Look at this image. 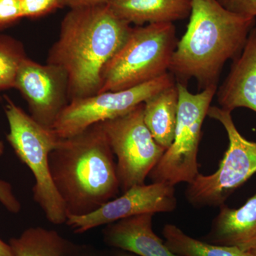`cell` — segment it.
<instances>
[{"instance_id":"3957f363","label":"cell","mask_w":256,"mask_h":256,"mask_svg":"<svg viewBox=\"0 0 256 256\" xmlns=\"http://www.w3.org/2000/svg\"><path fill=\"white\" fill-rule=\"evenodd\" d=\"M256 22L230 12L217 0H192L190 22L176 44L170 73L184 85L196 79L200 90L218 86L224 65L240 54Z\"/></svg>"},{"instance_id":"5bb4252c","label":"cell","mask_w":256,"mask_h":256,"mask_svg":"<svg viewBox=\"0 0 256 256\" xmlns=\"http://www.w3.org/2000/svg\"><path fill=\"white\" fill-rule=\"evenodd\" d=\"M205 239L249 252L256 246V193L239 208L222 205Z\"/></svg>"},{"instance_id":"ffe728a7","label":"cell","mask_w":256,"mask_h":256,"mask_svg":"<svg viewBox=\"0 0 256 256\" xmlns=\"http://www.w3.org/2000/svg\"><path fill=\"white\" fill-rule=\"evenodd\" d=\"M64 0H22L24 18H36L64 8Z\"/></svg>"},{"instance_id":"7a4b0ae2","label":"cell","mask_w":256,"mask_h":256,"mask_svg":"<svg viewBox=\"0 0 256 256\" xmlns=\"http://www.w3.org/2000/svg\"><path fill=\"white\" fill-rule=\"evenodd\" d=\"M48 164L67 217L96 212L120 190L114 156L102 122L60 139L50 152Z\"/></svg>"},{"instance_id":"e0dca14e","label":"cell","mask_w":256,"mask_h":256,"mask_svg":"<svg viewBox=\"0 0 256 256\" xmlns=\"http://www.w3.org/2000/svg\"><path fill=\"white\" fill-rule=\"evenodd\" d=\"M14 256H76L79 249L58 232L31 227L10 240Z\"/></svg>"},{"instance_id":"6da1fadb","label":"cell","mask_w":256,"mask_h":256,"mask_svg":"<svg viewBox=\"0 0 256 256\" xmlns=\"http://www.w3.org/2000/svg\"><path fill=\"white\" fill-rule=\"evenodd\" d=\"M130 25L107 4L73 8L64 16L47 64L66 74L69 102L100 92L104 69L127 40Z\"/></svg>"},{"instance_id":"83f0119b","label":"cell","mask_w":256,"mask_h":256,"mask_svg":"<svg viewBox=\"0 0 256 256\" xmlns=\"http://www.w3.org/2000/svg\"><path fill=\"white\" fill-rule=\"evenodd\" d=\"M4 151V146L3 144L2 141L0 140V156H2Z\"/></svg>"},{"instance_id":"277c9868","label":"cell","mask_w":256,"mask_h":256,"mask_svg":"<svg viewBox=\"0 0 256 256\" xmlns=\"http://www.w3.org/2000/svg\"><path fill=\"white\" fill-rule=\"evenodd\" d=\"M178 42L173 23L132 28L124 45L106 64L98 94L138 86L168 73Z\"/></svg>"},{"instance_id":"603a6c76","label":"cell","mask_w":256,"mask_h":256,"mask_svg":"<svg viewBox=\"0 0 256 256\" xmlns=\"http://www.w3.org/2000/svg\"><path fill=\"white\" fill-rule=\"evenodd\" d=\"M0 203L13 214L21 210V204L14 196L12 186L8 182L0 180Z\"/></svg>"},{"instance_id":"d6986e66","label":"cell","mask_w":256,"mask_h":256,"mask_svg":"<svg viewBox=\"0 0 256 256\" xmlns=\"http://www.w3.org/2000/svg\"><path fill=\"white\" fill-rule=\"evenodd\" d=\"M26 58L20 42L0 36V92L14 88L18 69Z\"/></svg>"},{"instance_id":"44dd1931","label":"cell","mask_w":256,"mask_h":256,"mask_svg":"<svg viewBox=\"0 0 256 256\" xmlns=\"http://www.w3.org/2000/svg\"><path fill=\"white\" fill-rule=\"evenodd\" d=\"M22 0H0V28L23 18Z\"/></svg>"},{"instance_id":"52a82bcc","label":"cell","mask_w":256,"mask_h":256,"mask_svg":"<svg viewBox=\"0 0 256 256\" xmlns=\"http://www.w3.org/2000/svg\"><path fill=\"white\" fill-rule=\"evenodd\" d=\"M207 116L225 128L228 146L214 173H200L188 184L185 192L186 200L197 208L222 206L236 190L256 173V142L248 140L238 132L232 112L210 106Z\"/></svg>"},{"instance_id":"2e32d148","label":"cell","mask_w":256,"mask_h":256,"mask_svg":"<svg viewBox=\"0 0 256 256\" xmlns=\"http://www.w3.org/2000/svg\"><path fill=\"white\" fill-rule=\"evenodd\" d=\"M176 84L152 96L144 102V120L154 140L165 150L172 144L178 119Z\"/></svg>"},{"instance_id":"4316f807","label":"cell","mask_w":256,"mask_h":256,"mask_svg":"<svg viewBox=\"0 0 256 256\" xmlns=\"http://www.w3.org/2000/svg\"><path fill=\"white\" fill-rule=\"evenodd\" d=\"M117 256H138L136 255H134V254H131V252H119Z\"/></svg>"},{"instance_id":"4fadbf2b","label":"cell","mask_w":256,"mask_h":256,"mask_svg":"<svg viewBox=\"0 0 256 256\" xmlns=\"http://www.w3.org/2000/svg\"><path fill=\"white\" fill-rule=\"evenodd\" d=\"M153 216L143 214L108 224L104 240L111 247L138 256H176L153 232Z\"/></svg>"},{"instance_id":"484cf974","label":"cell","mask_w":256,"mask_h":256,"mask_svg":"<svg viewBox=\"0 0 256 256\" xmlns=\"http://www.w3.org/2000/svg\"><path fill=\"white\" fill-rule=\"evenodd\" d=\"M76 256H99L97 254H94V252H84V250H78L77 252Z\"/></svg>"},{"instance_id":"8fae6325","label":"cell","mask_w":256,"mask_h":256,"mask_svg":"<svg viewBox=\"0 0 256 256\" xmlns=\"http://www.w3.org/2000/svg\"><path fill=\"white\" fill-rule=\"evenodd\" d=\"M14 88L28 102L32 118L50 129L69 104L66 74L52 64L42 65L26 57L18 69Z\"/></svg>"},{"instance_id":"d4e9b609","label":"cell","mask_w":256,"mask_h":256,"mask_svg":"<svg viewBox=\"0 0 256 256\" xmlns=\"http://www.w3.org/2000/svg\"><path fill=\"white\" fill-rule=\"evenodd\" d=\"M0 256H14L10 244H6L0 238Z\"/></svg>"},{"instance_id":"5b68a950","label":"cell","mask_w":256,"mask_h":256,"mask_svg":"<svg viewBox=\"0 0 256 256\" xmlns=\"http://www.w3.org/2000/svg\"><path fill=\"white\" fill-rule=\"evenodd\" d=\"M5 114L9 124L6 139L16 156L31 170L35 178L34 201L55 225L66 224V210L50 176L48 158L60 138L54 131L42 126L30 114L6 97Z\"/></svg>"},{"instance_id":"9c48e42d","label":"cell","mask_w":256,"mask_h":256,"mask_svg":"<svg viewBox=\"0 0 256 256\" xmlns=\"http://www.w3.org/2000/svg\"><path fill=\"white\" fill-rule=\"evenodd\" d=\"M175 84L174 76L168 72L138 86L70 101L60 112L52 130L60 139L74 137L94 124L124 116Z\"/></svg>"},{"instance_id":"ac0fdd59","label":"cell","mask_w":256,"mask_h":256,"mask_svg":"<svg viewBox=\"0 0 256 256\" xmlns=\"http://www.w3.org/2000/svg\"><path fill=\"white\" fill-rule=\"evenodd\" d=\"M165 245L176 256H249L238 248L216 245L186 235L173 224H166L162 230Z\"/></svg>"},{"instance_id":"8992f818","label":"cell","mask_w":256,"mask_h":256,"mask_svg":"<svg viewBox=\"0 0 256 256\" xmlns=\"http://www.w3.org/2000/svg\"><path fill=\"white\" fill-rule=\"evenodd\" d=\"M176 84L178 102L174 141L149 174L152 182L172 186L191 183L200 174L197 154L202 124L218 89V86H212L193 94L186 85Z\"/></svg>"},{"instance_id":"7402d4cb","label":"cell","mask_w":256,"mask_h":256,"mask_svg":"<svg viewBox=\"0 0 256 256\" xmlns=\"http://www.w3.org/2000/svg\"><path fill=\"white\" fill-rule=\"evenodd\" d=\"M226 10L242 16L256 18V0H217Z\"/></svg>"},{"instance_id":"9a60e30c","label":"cell","mask_w":256,"mask_h":256,"mask_svg":"<svg viewBox=\"0 0 256 256\" xmlns=\"http://www.w3.org/2000/svg\"><path fill=\"white\" fill-rule=\"evenodd\" d=\"M192 0H110V10L130 24L173 23L190 18Z\"/></svg>"},{"instance_id":"f1b7e54d","label":"cell","mask_w":256,"mask_h":256,"mask_svg":"<svg viewBox=\"0 0 256 256\" xmlns=\"http://www.w3.org/2000/svg\"><path fill=\"white\" fill-rule=\"evenodd\" d=\"M249 256H256V246L252 249V252H249Z\"/></svg>"},{"instance_id":"cb8c5ba5","label":"cell","mask_w":256,"mask_h":256,"mask_svg":"<svg viewBox=\"0 0 256 256\" xmlns=\"http://www.w3.org/2000/svg\"><path fill=\"white\" fill-rule=\"evenodd\" d=\"M110 0H64V6L73 8H86L107 4Z\"/></svg>"},{"instance_id":"30bf717a","label":"cell","mask_w":256,"mask_h":256,"mask_svg":"<svg viewBox=\"0 0 256 256\" xmlns=\"http://www.w3.org/2000/svg\"><path fill=\"white\" fill-rule=\"evenodd\" d=\"M176 206L174 186L164 182L144 184L130 188L92 214L67 217L66 224L75 233L82 234L133 216L169 213Z\"/></svg>"},{"instance_id":"7c38bea8","label":"cell","mask_w":256,"mask_h":256,"mask_svg":"<svg viewBox=\"0 0 256 256\" xmlns=\"http://www.w3.org/2000/svg\"><path fill=\"white\" fill-rule=\"evenodd\" d=\"M216 96L220 108L232 112L238 108L256 112V26L252 28L240 54Z\"/></svg>"},{"instance_id":"ba28073f","label":"cell","mask_w":256,"mask_h":256,"mask_svg":"<svg viewBox=\"0 0 256 256\" xmlns=\"http://www.w3.org/2000/svg\"><path fill=\"white\" fill-rule=\"evenodd\" d=\"M117 161L122 193L144 184L166 150L156 142L144 120V102L124 116L102 122Z\"/></svg>"}]
</instances>
